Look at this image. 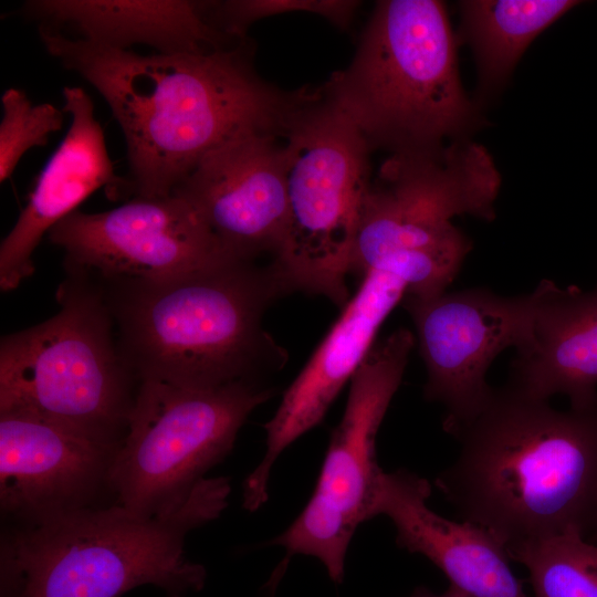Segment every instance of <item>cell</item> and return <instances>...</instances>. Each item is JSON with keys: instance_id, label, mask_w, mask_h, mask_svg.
Returning <instances> with one entry per match:
<instances>
[{"instance_id": "obj_1", "label": "cell", "mask_w": 597, "mask_h": 597, "mask_svg": "<svg viewBox=\"0 0 597 597\" xmlns=\"http://www.w3.org/2000/svg\"><path fill=\"white\" fill-rule=\"evenodd\" d=\"M38 30L46 52L109 106L127 148L122 191L134 198L171 195L207 155L235 138L283 136L311 95L265 82L243 40L202 53L139 54Z\"/></svg>"}, {"instance_id": "obj_2", "label": "cell", "mask_w": 597, "mask_h": 597, "mask_svg": "<svg viewBox=\"0 0 597 597\" xmlns=\"http://www.w3.org/2000/svg\"><path fill=\"white\" fill-rule=\"evenodd\" d=\"M452 436L454 461L434 484L462 521L507 549L569 531L589 536L597 516V405L566 411L505 385L491 389Z\"/></svg>"}, {"instance_id": "obj_3", "label": "cell", "mask_w": 597, "mask_h": 597, "mask_svg": "<svg viewBox=\"0 0 597 597\" xmlns=\"http://www.w3.org/2000/svg\"><path fill=\"white\" fill-rule=\"evenodd\" d=\"M102 287L119 353L138 383L210 389L260 381L286 363L262 324L285 294L271 264L231 259L167 277L105 280Z\"/></svg>"}, {"instance_id": "obj_4", "label": "cell", "mask_w": 597, "mask_h": 597, "mask_svg": "<svg viewBox=\"0 0 597 597\" xmlns=\"http://www.w3.org/2000/svg\"><path fill=\"white\" fill-rule=\"evenodd\" d=\"M230 491L229 479L206 478L156 515L112 503L15 524L1 541V597H121L142 585L167 597L199 591L207 572L188 559L186 536L220 516Z\"/></svg>"}, {"instance_id": "obj_5", "label": "cell", "mask_w": 597, "mask_h": 597, "mask_svg": "<svg viewBox=\"0 0 597 597\" xmlns=\"http://www.w3.org/2000/svg\"><path fill=\"white\" fill-rule=\"evenodd\" d=\"M370 147L426 150L479 122L459 75L455 41L437 0L376 3L349 65L322 88Z\"/></svg>"}, {"instance_id": "obj_6", "label": "cell", "mask_w": 597, "mask_h": 597, "mask_svg": "<svg viewBox=\"0 0 597 597\" xmlns=\"http://www.w3.org/2000/svg\"><path fill=\"white\" fill-rule=\"evenodd\" d=\"M66 269L59 312L1 338L0 411L32 413L118 446L138 381L119 353L102 285L87 271Z\"/></svg>"}, {"instance_id": "obj_7", "label": "cell", "mask_w": 597, "mask_h": 597, "mask_svg": "<svg viewBox=\"0 0 597 597\" xmlns=\"http://www.w3.org/2000/svg\"><path fill=\"white\" fill-rule=\"evenodd\" d=\"M500 187L490 153L467 138L391 154L365 196L350 273L364 277L379 270L417 286L444 279L472 248L451 219L493 220Z\"/></svg>"}, {"instance_id": "obj_8", "label": "cell", "mask_w": 597, "mask_h": 597, "mask_svg": "<svg viewBox=\"0 0 597 597\" xmlns=\"http://www.w3.org/2000/svg\"><path fill=\"white\" fill-rule=\"evenodd\" d=\"M283 137L287 219L271 266L285 294H317L344 307L350 298L346 279L371 181V147L323 90L297 109Z\"/></svg>"}, {"instance_id": "obj_9", "label": "cell", "mask_w": 597, "mask_h": 597, "mask_svg": "<svg viewBox=\"0 0 597 597\" xmlns=\"http://www.w3.org/2000/svg\"><path fill=\"white\" fill-rule=\"evenodd\" d=\"M273 395L261 381L197 389L138 383L109 473L115 502L144 515L172 510L232 450L239 430Z\"/></svg>"}, {"instance_id": "obj_10", "label": "cell", "mask_w": 597, "mask_h": 597, "mask_svg": "<svg viewBox=\"0 0 597 597\" xmlns=\"http://www.w3.org/2000/svg\"><path fill=\"white\" fill-rule=\"evenodd\" d=\"M413 346L409 329H396L374 344L350 379L346 407L332 431L313 495L297 519L270 541L286 551L268 583L270 590L296 554L320 559L329 578L343 583L353 535L362 523L375 517L384 474L377 461L376 437Z\"/></svg>"}, {"instance_id": "obj_11", "label": "cell", "mask_w": 597, "mask_h": 597, "mask_svg": "<svg viewBox=\"0 0 597 597\" xmlns=\"http://www.w3.org/2000/svg\"><path fill=\"white\" fill-rule=\"evenodd\" d=\"M48 238L65 252L66 266L103 280L167 277L237 259L177 193L135 197L97 213L75 210Z\"/></svg>"}, {"instance_id": "obj_12", "label": "cell", "mask_w": 597, "mask_h": 597, "mask_svg": "<svg viewBox=\"0 0 597 597\" xmlns=\"http://www.w3.org/2000/svg\"><path fill=\"white\" fill-rule=\"evenodd\" d=\"M401 301L427 369L423 397L444 406L443 429L453 434L486 400L491 363L521 343L528 294L502 296L474 287L427 296L405 294Z\"/></svg>"}, {"instance_id": "obj_13", "label": "cell", "mask_w": 597, "mask_h": 597, "mask_svg": "<svg viewBox=\"0 0 597 597\" xmlns=\"http://www.w3.org/2000/svg\"><path fill=\"white\" fill-rule=\"evenodd\" d=\"M406 292V283L389 272L373 270L362 277L356 293L342 307L339 317L264 425L265 453L243 482V506L248 511L254 512L268 501L276 459L322 422L370 352L383 322Z\"/></svg>"}, {"instance_id": "obj_14", "label": "cell", "mask_w": 597, "mask_h": 597, "mask_svg": "<svg viewBox=\"0 0 597 597\" xmlns=\"http://www.w3.org/2000/svg\"><path fill=\"white\" fill-rule=\"evenodd\" d=\"M119 446V444H118ZM52 420L0 411V506L15 524L98 505L118 448Z\"/></svg>"}, {"instance_id": "obj_15", "label": "cell", "mask_w": 597, "mask_h": 597, "mask_svg": "<svg viewBox=\"0 0 597 597\" xmlns=\"http://www.w3.org/2000/svg\"><path fill=\"white\" fill-rule=\"evenodd\" d=\"M226 251L243 261L276 255L287 219L283 145L276 135L235 138L207 155L174 190Z\"/></svg>"}, {"instance_id": "obj_16", "label": "cell", "mask_w": 597, "mask_h": 597, "mask_svg": "<svg viewBox=\"0 0 597 597\" xmlns=\"http://www.w3.org/2000/svg\"><path fill=\"white\" fill-rule=\"evenodd\" d=\"M62 96L69 129L0 245V287L4 292L33 273V252L57 222L101 187L119 192L124 185V178L115 175L88 94L78 86H65Z\"/></svg>"}, {"instance_id": "obj_17", "label": "cell", "mask_w": 597, "mask_h": 597, "mask_svg": "<svg viewBox=\"0 0 597 597\" xmlns=\"http://www.w3.org/2000/svg\"><path fill=\"white\" fill-rule=\"evenodd\" d=\"M528 298L506 385L541 400L565 395L574 409L596 406L597 286L583 291L542 280Z\"/></svg>"}, {"instance_id": "obj_18", "label": "cell", "mask_w": 597, "mask_h": 597, "mask_svg": "<svg viewBox=\"0 0 597 597\" xmlns=\"http://www.w3.org/2000/svg\"><path fill=\"white\" fill-rule=\"evenodd\" d=\"M430 494L428 480L413 472H384L374 514L389 517L400 548L427 557L470 597H527L505 546L476 524L433 512Z\"/></svg>"}, {"instance_id": "obj_19", "label": "cell", "mask_w": 597, "mask_h": 597, "mask_svg": "<svg viewBox=\"0 0 597 597\" xmlns=\"http://www.w3.org/2000/svg\"><path fill=\"white\" fill-rule=\"evenodd\" d=\"M23 13L39 25L74 30L77 39L121 50L146 44L157 53H202L241 41L216 27L208 1L32 0Z\"/></svg>"}, {"instance_id": "obj_20", "label": "cell", "mask_w": 597, "mask_h": 597, "mask_svg": "<svg viewBox=\"0 0 597 597\" xmlns=\"http://www.w3.org/2000/svg\"><path fill=\"white\" fill-rule=\"evenodd\" d=\"M578 3L574 0L460 2L462 32L474 52L484 94L502 86L531 42Z\"/></svg>"}, {"instance_id": "obj_21", "label": "cell", "mask_w": 597, "mask_h": 597, "mask_svg": "<svg viewBox=\"0 0 597 597\" xmlns=\"http://www.w3.org/2000/svg\"><path fill=\"white\" fill-rule=\"evenodd\" d=\"M524 565L534 597H597V542L569 531L507 549Z\"/></svg>"}, {"instance_id": "obj_22", "label": "cell", "mask_w": 597, "mask_h": 597, "mask_svg": "<svg viewBox=\"0 0 597 597\" xmlns=\"http://www.w3.org/2000/svg\"><path fill=\"white\" fill-rule=\"evenodd\" d=\"M0 181L11 177L22 156L33 147H43L50 135L60 130L64 111L50 103L33 104L18 88H8L1 96Z\"/></svg>"}, {"instance_id": "obj_23", "label": "cell", "mask_w": 597, "mask_h": 597, "mask_svg": "<svg viewBox=\"0 0 597 597\" xmlns=\"http://www.w3.org/2000/svg\"><path fill=\"white\" fill-rule=\"evenodd\" d=\"M352 0H228L209 1L212 22L227 35L243 40L247 29L258 20L290 12H310L338 28H346L357 8Z\"/></svg>"}, {"instance_id": "obj_24", "label": "cell", "mask_w": 597, "mask_h": 597, "mask_svg": "<svg viewBox=\"0 0 597 597\" xmlns=\"http://www.w3.org/2000/svg\"><path fill=\"white\" fill-rule=\"evenodd\" d=\"M410 597H470V596L463 593L462 590H460L459 588L452 585H449L448 589L440 595L432 593L431 590H429L428 588L423 586H419L415 589V591L412 593Z\"/></svg>"}, {"instance_id": "obj_25", "label": "cell", "mask_w": 597, "mask_h": 597, "mask_svg": "<svg viewBox=\"0 0 597 597\" xmlns=\"http://www.w3.org/2000/svg\"><path fill=\"white\" fill-rule=\"evenodd\" d=\"M589 536L590 537L593 536L594 538H596L595 542H597V516H596V520H595V523H594V526Z\"/></svg>"}]
</instances>
